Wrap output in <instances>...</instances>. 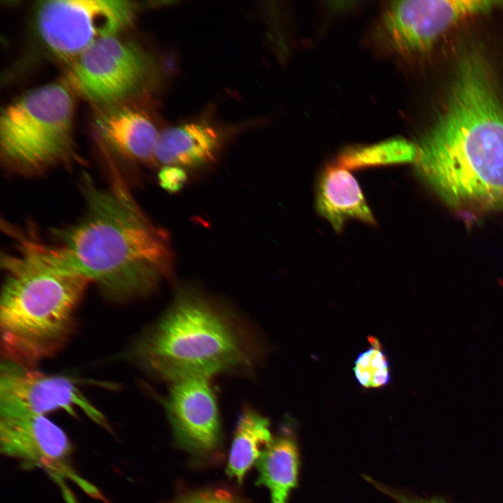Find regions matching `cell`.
<instances>
[{"label":"cell","instance_id":"6","mask_svg":"<svg viewBox=\"0 0 503 503\" xmlns=\"http://www.w3.org/2000/svg\"><path fill=\"white\" fill-rule=\"evenodd\" d=\"M0 449L24 468L43 471L66 503H78L71 485L95 500L105 501L100 490L73 467L72 447L64 431L45 416L0 414Z\"/></svg>","mask_w":503,"mask_h":503},{"label":"cell","instance_id":"15","mask_svg":"<svg viewBox=\"0 0 503 503\" xmlns=\"http://www.w3.org/2000/svg\"><path fill=\"white\" fill-rule=\"evenodd\" d=\"M257 483L268 488L270 503H287L298 483L300 455L295 435L286 426L273 437L256 462Z\"/></svg>","mask_w":503,"mask_h":503},{"label":"cell","instance_id":"7","mask_svg":"<svg viewBox=\"0 0 503 503\" xmlns=\"http://www.w3.org/2000/svg\"><path fill=\"white\" fill-rule=\"evenodd\" d=\"M495 1L482 0H407L388 2L373 31L381 50L411 58L430 50L438 38L465 17L490 9Z\"/></svg>","mask_w":503,"mask_h":503},{"label":"cell","instance_id":"18","mask_svg":"<svg viewBox=\"0 0 503 503\" xmlns=\"http://www.w3.org/2000/svg\"><path fill=\"white\" fill-rule=\"evenodd\" d=\"M370 347L357 356L353 372L358 384L365 388L386 386L391 381L388 358L378 340L369 337Z\"/></svg>","mask_w":503,"mask_h":503},{"label":"cell","instance_id":"21","mask_svg":"<svg viewBox=\"0 0 503 503\" xmlns=\"http://www.w3.org/2000/svg\"><path fill=\"white\" fill-rule=\"evenodd\" d=\"M367 479L370 481V482H371L379 490L390 496L398 503H447L439 498L423 499L411 496L409 495L400 493L398 490L386 486L381 483H379L369 477H367Z\"/></svg>","mask_w":503,"mask_h":503},{"label":"cell","instance_id":"14","mask_svg":"<svg viewBox=\"0 0 503 503\" xmlns=\"http://www.w3.org/2000/svg\"><path fill=\"white\" fill-rule=\"evenodd\" d=\"M219 145L220 136L213 126L185 123L159 132L154 159L165 166H200L213 160Z\"/></svg>","mask_w":503,"mask_h":503},{"label":"cell","instance_id":"8","mask_svg":"<svg viewBox=\"0 0 503 503\" xmlns=\"http://www.w3.org/2000/svg\"><path fill=\"white\" fill-rule=\"evenodd\" d=\"M138 6L124 0H50L37 7L36 25L44 45L57 56L74 58L133 21Z\"/></svg>","mask_w":503,"mask_h":503},{"label":"cell","instance_id":"4","mask_svg":"<svg viewBox=\"0 0 503 503\" xmlns=\"http://www.w3.org/2000/svg\"><path fill=\"white\" fill-rule=\"evenodd\" d=\"M18 246L19 254L1 258V351L4 360L34 367L66 344L90 282L57 269L27 244Z\"/></svg>","mask_w":503,"mask_h":503},{"label":"cell","instance_id":"11","mask_svg":"<svg viewBox=\"0 0 503 503\" xmlns=\"http://www.w3.org/2000/svg\"><path fill=\"white\" fill-rule=\"evenodd\" d=\"M170 384L163 404L177 441L191 452L212 453L219 445L221 430L210 378L189 377Z\"/></svg>","mask_w":503,"mask_h":503},{"label":"cell","instance_id":"10","mask_svg":"<svg viewBox=\"0 0 503 503\" xmlns=\"http://www.w3.org/2000/svg\"><path fill=\"white\" fill-rule=\"evenodd\" d=\"M62 409L83 412L110 430L105 416L68 377L42 372L34 367L3 360L0 367V414H45Z\"/></svg>","mask_w":503,"mask_h":503},{"label":"cell","instance_id":"12","mask_svg":"<svg viewBox=\"0 0 503 503\" xmlns=\"http://www.w3.org/2000/svg\"><path fill=\"white\" fill-rule=\"evenodd\" d=\"M108 106L96 119V129L102 140L129 159H153L159 132L149 116L131 106Z\"/></svg>","mask_w":503,"mask_h":503},{"label":"cell","instance_id":"22","mask_svg":"<svg viewBox=\"0 0 503 503\" xmlns=\"http://www.w3.org/2000/svg\"><path fill=\"white\" fill-rule=\"evenodd\" d=\"M503 3V2H502Z\"/></svg>","mask_w":503,"mask_h":503},{"label":"cell","instance_id":"19","mask_svg":"<svg viewBox=\"0 0 503 503\" xmlns=\"http://www.w3.org/2000/svg\"><path fill=\"white\" fill-rule=\"evenodd\" d=\"M175 503H242L233 493L224 488H210L190 493Z\"/></svg>","mask_w":503,"mask_h":503},{"label":"cell","instance_id":"16","mask_svg":"<svg viewBox=\"0 0 503 503\" xmlns=\"http://www.w3.org/2000/svg\"><path fill=\"white\" fill-rule=\"evenodd\" d=\"M272 439L269 420L252 408L245 409L237 422L229 453V476L240 483Z\"/></svg>","mask_w":503,"mask_h":503},{"label":"cell","instance_id":"2","mask_svg":"<svg viewBox=\"0 0 503 503\" xmlns=\"http://www.w3.org/2000/svg\"><path fill=\"white\" fill-rule=\"evenodd\" d=\"M110 175L105 188L84 177V217L59 232V245L45 244V252L60 270L86 278L121 302L151 293L169 275L171 255L164 235L146 217L119 173Z\"/></svg>","mask_w":503,"mask_h":503},{"label":"cell","instance_id":"1","mask_svg":"<svg viewBox=\"0 0 503 503\" xmlns=\"http://www.w3.org/2000/svg\"><path fill=\"white\" fill-rule=\"evenodd\" d=\"M415 145L417 174L448 205L469 213L503 206V98L479 54L458 62L443 107Z\"/></svg>","mask_w":503,"mask_h":503},{"label":"cell","instance_id":"3","mask_svg":"<svg viewBox=\"0 0 503 503\" xmlns=\"http://www.w3.org/2000/svg\"><path fill=\"white\" fill-rule=\"evenodd\" d=\"M131 358L170 383L224 372H250L265 347L257 331L223 303L190 287L134 344Z\"/></svg>","mask_w":503,"mask_h":503},{"label":"cell","instance_id":"13","mask_svg":"<svg viewBox=\"0 0 503 503\" xmlns=\"http://www.w3.org/2000/svg\"><path fill=\"white\" fill-rule=\"evenodd\" d=\"M315 206L317 212L337 233L342 232L351 219L376 225L356 179L347 169L340 166L330 164L320 173L316 187Z\"/></svg>","mask_w":503,"mask_h":503},{"label":"cell","instance_id":"17","mask_svg":"<svg viewBox=\"0 0 503 503\" xmlns=\"http://www.w3.org/2000/svg\"><path fill=\"white\" fill-rule=\"evenodd\" d=\"M416 147L403 138H393L365 145L346 147L336 159L347 170L414 162Z\"/></svg>","mask_w":503,"mask_h":503},{"label":"cell","instance_id":"20","mask_svg":"<svg viewBox=\"0 0 503 503\" xmlns=\"http://www.w3.org/2000/svg\"><path fill=\"white\" fill-rule=\"evenodd\" d=\"M161 187L168 192L180 190L187 181V174L183 168L177 166H165L158 175Z\"/></svg>","mask_w":503,"mask_h":503},{"label":"cell","instance_id":"9","mask_svg":"<svg viewBox=\"0 0 503 503\" xmlns=\"http://www.w3.org/2000/svg\"><path fill=\"white\" fill-rule=\"evenodd\" d=\"M151 72V63L143 50L113 36L73 58L67 84L85 99L108 106L140 91Z\"/></svg>","mask_w":503,"mask_h":503},{"label":"cell","instance_id":"5","mask_svg":"<svg viewBox=\"0 0 503 503\" xmlns=\"http://www.w3.org/2000/svg\"><path fill=\"white\" fill-rule=\"evenodd\" d=\"M71 88L51 83L31 89L0 117L1 158L13 169L38 173L73 154L75 101Z\"/></svg>","mask_w":503,"mask_h":503}]
</instances>
